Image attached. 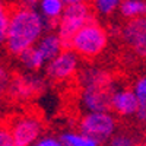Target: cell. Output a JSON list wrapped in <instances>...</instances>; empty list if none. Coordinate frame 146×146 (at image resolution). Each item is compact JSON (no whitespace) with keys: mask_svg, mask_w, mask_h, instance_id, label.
Wrapping results in <instances>:
<instances>
[{"mask_svg":"<svg viewBox=\"0 0 146 146\" xmlns=\"http://www.w3.org/2000/svg\"><path fill=\"white\" fill-rule=\"evenodd\" d=\"M0 146H18L7 127H3L0 131Z\"/></svg>","mask_w":146,"mask_h":146,"instance_id":"7402d4cb","label":"cell"},{"mask_svg":"<svg viewBox=\"0 0 146 146\" xmlns=\"http://www.w3.org/2000/svg\"><path fill=\"white\" fill-rule=\"evenodd\" d=\"M118 13L127 21L146 16V0H121Z\"/></svg>","mask_w":146,"mask_h":146,"instance_id":"5bb4252c","label":"cell"},{"mask_svg":"<svg viewBox=\"0 0 146 146\" xmlns=\"http://www.w3.org/2000/svg\"><path fill=\"white\" fill-rule=\"evenodd\" d=\"M117 130V120L110 111L85 113L79 120V131L95 137L100 142L110 140Z\"/></svg>","mask_w":146,"mask_h":146,"instance_id":"277c9868","label":"cell"},{"mask_svg":"<svg viewBox=\"0 0 146 146\" xmlns=\"http://www.w3.org/2000/svg\"><path fill=\"white\" fill-rule=\"evenodd\" d=\"M0 82H2V92H5L6 86L10 85V79L7 78V70L5 67H2V72H0Z\"/></svg>","mask_w":146,"mask_h":146,"instance_id":"603a6c76","label":"cell"},{"mask_svg":"<svg viewBox=\"0 0 146 146\" xmlns=\"http://www.w3.org/2000/svg\"><path fill=\"white\" fill-rule=\"evenodd\" d=\"M10 15H12V12H9L3 5L2 9H0V40H2V42L6 38V34L10 25Z\"/></svg>","mask_w":146,"mask_h":146,"instance_id":"ffe728a7","label":"cell"},{"mask_svg":"<svg viewBox=\"0 0 146 146\" xmlns=\"http://www.w3.org/2000/svg\"><path fill=\"white\" fill-rule=\"evenodd\" d=\"M80 86H113L114 80L111 75L100 67H86L79 75Z\"/></svg>","mask_w":146,"mask_h":146,"instance_id":"8fae6325","label":"cell"},{"mask_svg":"<svg viewBox=\"0 0 146 146\" xmlns=\"http://www.w3.org/2000/svg\"><path fill=\"white\" fill-rule=\"evenodd\" d=\"M32 146H64L60 137L56 136H42L36 140Z\"/></svg>","mask_w":146,"mask_h":146,"instance_id":"44dd1931","label":"cell"},{"mask_svg":"<svg viewBox=\"0 0 146 146\" xmlns=\"http://www.w3.org/2000/svg\"><path fill=\"white\" fill-rule=\"evenodd\" d=\"M47 21L36 9L16 7L10 15V25L3 45L12 56H21L34 47L45 34Z\"/></svg>","mask_w":146,"mask_h":146,"instance_id":"6da1fadb","label":"cell"},{"mask_svg":"<svg viewBox=\"0 0 146 146\" xmlns=\"http://www.w3.org/2000/svg\"><path fill=\"white\" fill-rule=\"evenodd\" d=\"M64 0H40L38 3V12L42 15V18L48 22H58V19L62 18L63 12L66 9Z\"/></svg>","mask_w":146,"mask_h":146,"instance_id":"4fadbf2b","label":"cell"},{"mask_svg":"<svg viewBox=\"0 0 146 146\" xmlns=\"http://www.w3.org/2000/svg\"><path fill=\"white\" fill-rule=\"evenodd\" d=\"M64 146H100V140L82 131H66L60 136Z\"/></svg>","mask_w":146,"mask_h":146,"instance_id":"2e32d148","label":"cell"},{"mask_svg":"<svg viewBox=\"0 0 146 146\" xmlns=\"http://www.w3.org/2000/svg\"><path fill=\"white\" fill-rule=\"evenodd\" d=\"M108 40V31L96 19H92L73 35L69 48L83 58H95L104 53Z\"/></svg>","mask_w":146,"mask_h":146,"instance_id":"7a4b0ae2","label":"cell"},{"mask_svg":"<svg viewBox=\"0 0 146 146\" xmlns=\"http://www.w3.org/2000/svg\"><path fill=\"white\" fill-rule=\"evenodd\" d=\"M18 146H32L41 137L42 123L32 114H22L9 121L7 127Z\"/></svg>","mask_w":146,"mask_h":146,"instance_id":"5b68a950","label":"cell"},{"mask_svg":"<svg viewBox=\"0 0 146 146\" xmlns=\"http://www.w3.org/2000/svg\"><path fill=\"white\" fill-rule=\"evenodd\" d=\"M92 19H95L94 9H91L88 3L66 6L62 18L57 22V31H56L60 35L66 48H69V44H70V40L73 38V35Z\"/></svg>","mask_w":146,"mask_h":146,"instance_id":"3957f363","label":"cell"},{"mask_svg":"<svg viewBox=\"0 0 146 146\" xmlns=\"http://www.w3.org/2000/svg\"><path fill=\"white\" fill-rule=\"evenodd\" d=\"M111 111L121 117L136 115L139 111V100L135 91L129 88H115L111 95Z\"/></svg>","mask_w":146,"mask_h":146,"instance_id":"9c48e42d","label":"cell"},{"mask_svg":"<svg viewBox=\"0 0 146 146\" xmlns=\"http://www.w3.org/2000/svg\"><path fill=\"white\" fill-rule=\"evenodd\" d=\"M120 36L133 54L146 58V16L127 21L120 31Z\"/></svg>","mask_w":146,"mask_h":146,"instance_id":"52a82bcc","label":"cell"},{"mask_svg":"<svg viewBox=\"0 0 146 146\" xmlns=\"http://www.w3.org/2000/svg\"><path fill=\"white\" fill-rule=\"evenodd\" d=\"M42 86V80L35 76H23L21 79L13 80V83L9 85V89L12 95H15L16 98H28L38 92Z\"/></svg>","mask_w":146,"mask_h":146,"instance_id":"7c38bea8","label":"cell"},{"mask_svg":"<svg viewBox=\"0 0 146 146\" xmlns=\"http://www.w3.org/2000/svg\"><path fill=\"white\" fill-rule=\"evenodd\" d=\"M117 86H85L80 92V105L86 113L111 111V95Z\"/></svg>","mask_w":146,"mask_h":146,"instance_id":"ba28073f","label":"cell"},{"mask_svg":"<svg viewBox=\"0 0 146 146\" xmlns=\"http://www.w3.org/2000/svg\"><path fill=\"white\" fill-rule=\"evenodd\" d=\"M110 146H136V139L129 133H115L110 139Z\"/></svg>","mask_w":146,"mask_h":146,"instance_id":"d6986e66","label":"cell"},{"mask_svg":"<svg viewBox=\"0 0 146 146\" xmlns=\"http://www.w3.org/2000/svg\"><path fill=\"white\" fill-rule=\"evenodd\" d=\"M121 0H92L94 10L101 16H110L115 10H118V6Z\"/></svg>","mask_w":146,"mask_h":146,"instance_id":"ac0fdd59","label":"cell"},{"mask_svg":"<svg viewBox=\"0 0 146 146\" xmlns=\"http://www.w3.org/2000/svg\"><path fill=\"white\" fill-rule=\"evenodd\" d=\"M21 64L28 69V70H32V72H36V70H41L42 67L47 66V62L45 58L42 57V54L40 53V50L36 48L35 45L25 50L21 56H18Z\"/></svg>","mask_w":146,"mask_h":146,"instance_id":"9a60e30c","label":"cell"},{"mask_svg":"<svg viewBox=\"0 0 146 146\" xmlns=\"http://www.w3.org/2000/svg\"><path fill=\"white\" fill-rule=\"evenodd\" d=\"M35 47L40 50L47 63L51 62L54 57H57L64 50V44L57 32H45L41 36V40L35 44Z\"/></svg>","mask_w":146,"mask_h":146,"instance_id":"30bf717a","label":"cell"},{"mask_svg":"<svg viewBox=\"0 0 146 146\" xmlns=\"http://www.w3.org/2000/svg\"><path fill=\"white\" fill-rule=\"evenodd\" d=\"M79 57L80 56L72 48H64L44 67L47 78L53 82H64L72 79L79 70Z\"/></svg>","mask_w":146,"mask_h":146,"instance_id":"8992f818","label":"cell"},{"mask_svg":"<svg viewBox=\"0 0 146 146\" xmlns=\"http://www.w3.org/2000/svg\"><path fill=\"white\" fill-rule=\"evenodd\" d=\"M38 3H40V0H21L19 6L21 7H27V9H36L38 7Z\"/></svg>","mask_w":146,"mask_h":146,"instance_id":"cb8c5ba5","label":"cell"},{"mask_svg":"<svg viewBox=\"0 0 146 146\" xmlns=\"http://www.w3.org/2000/svg\"><path fill=\"white\" fill-rule=\"evenodd\" d=\"M133 91L139 100V111L136 114V118L142 123H146V73L135 80Z\"/></svg>","mask_w":146,"mask_h":146,"instance_id":"e0dca14e","label":"cell"},{"mask_svg":"<svg viewBox=\"0 0 146 146\" xmlns=\"http://www.w3.org/2000/svg\"><path fill=\"white\" fill-rule=\"evenodd\" d=\"M91 0H64L66 5H83V3H89Z\"/></svg>","mask_w":146,"mask_h":146,"instance_id":"d4e9b609","label":"cell"}]
</instances>
